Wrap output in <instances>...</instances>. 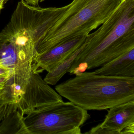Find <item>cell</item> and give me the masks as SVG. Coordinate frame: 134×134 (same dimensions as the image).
Returning a JSON list of instances; mask_svg holds the SVG:
<instances>
[{"instance_id":"15","label":"cell","mask_w":134,"mask_h":134,"mask_svg":"<svg viewBox=\"0 0 134 134\" xmlns=\"http://www.w3.org/2000/svg\"><path fill=\"white\" fill-rule=\"evenodd\" d=\"M10 0H0V11L4 7V5Z\"/></svg>"},{"instance_id":"14","label":"cell","mask_w":134,"mask_h":134,"mask_svg":"<svg viewBox=\"0 0 134 134\" xmlns=\"http://www.w3.org/2000/svg\"><path fill=\"white\" fill-rule=\"evenodd\" d=\"M27 4L34 6H39L40 0H24Z\"/></svg>"},{"instance_id":"13","label":"cell","mask_w":134,"mask_h":134,"mask_svg":"<svg viewBox=\"0 0 134 134\" xmlns=\"http://www.w3.org/2000/svg\"><path fill=\"white\" fill-rule=\"evenodd\" d=\"M12 71L10 69L6 67L0 66V76L11 75L12 77Z\"/></svg>"},{"instance_id":"6","label":"cell","mask_w":134,"mask_h":134,"mask_svg":"<svg viewBox=\"0 0 134 134\" xmlns=\"http://www.w3.org/2000/svg\"><path fill=\"white\" fill-rule=\"evenodd\" d=\"M87 134H134V100L110 108L103 122Z\"/></svg>"},{"instance_id":"9","label":"cell","mask_w":134,"mask_h":134,"mask_svg":"<svg viewBox=\"0 0 134 134\" xmlns=\"http://www.w3.org/2000/svg\"><path fill=\"white\" fill-rule=\"evenodd\" d=\"M0 134H28L24 119L16 103L10 102L8 105L0 124Z\"/></svg>"},{"instance_id":"12","label":"cell","mask_w":134,"mask_h":134,"mask_svg":"<svg viewBox=\"0 0 134 134\" xmlns=\"http://www.w3.org/2000/svg\"><path fill=\"white\" fill-rule=\"evenodd\" d=\"M11 77V75L0 76V94L3 92L5 88L7 83Z\"/></svg>"},{"instance_id":"2","label":"cell","mask_w":134,"mask_h":134,"mask_svg":"<svg viewBox=\"0 0 134 134\" xmlns=\"http://www.w3.org/2000/svg\"><path fill=\"white\" fill-rule=\"evenodd\" d=\"M60 95L87 110H103L134 100V77L85 72L56 85Z\"/></svg>"},{"instance_id":"1","label":"cell","mask_w":134,"mask_h":134,"mask_svg":"<svg viewBox=\"0 0 134 134\" xmlns=\"http://www.w3.org/2000/svg\"><path fill=\"white\" fill-rule=\"evenodd\" d=\"M134 49V0H121L110 17L87 35L81 50L68 70L80 72L101 67Z\"/></svg>"},{"instance_id":"3","label":"cell","mask_w":134,"mask_h":134,"mask_svg":"<svg viewBox=\"0 0 134 134\" xmlns=\"http://www.w3.org/2000/svg\"><path fill=\"white\" fill-rule=\"evenodd\" d=\"M121 0H73L36 46L37 55L70 39L87 36L104 23Z\"/></svg>"},{"instance_id":"7","label":"cell","mask_w":134,"mask_h":134,"mask_svg":"<svg viewBox=\"0 0 134 134\" xmlns=\"http://www.w3.org/2000/svg\"><path fill=\"white\" fill-rule=\"evenodd\" d=\"M87 36L70 39L38 55L34 66L33 72L39 74L44 70L48 72L53 70L83 45Z\"/></svg>"},{"instance_id":"8","label":"cell","mask_w":134,"mask_h":134,"mask_svg":"<svg viewBox=\"0 0 134 134\" xmlns=\"http://www.w3.org/2000/svg\"><path fill=\"white\" fill-rule=\"evenodd\" d=\"M94 71L102 76L134 77V49L120 55Z\"/></svg>"},{"instance_id":"11","label":"cell","mask_w":134,"mask_h":134,"mask_svg":"<svg viewBox=\"0 0 134 134\" xmlns=\"http://www.w3.org/2000/svg\"><path fill=\"white\" fill-rule=\"evenodd\" d=\"M10 102L11 99L3 90L0 94V124L4 117L8 105Z\"/></svg>"},{"instance_id":"16","label":"cell","mask_w":134,"mask_h":134,"mask_svg":"<svg viewBox=\"0 0 134 134\" xmlns=\"http://www.w3.org/2000/svg\"><path fill=\"white\" fill-rule=\"evenodd\" d=\"M45 0H40V3H41V2H43Z\"/></svg>"},{"instance_id":"5","label":"cell","mask_w":134,"mask_h":134,"mask_svg":"<svg viewBox=\"0 0 134 134\" xmlns=\"http://www.w3.org/2000/svg\"><path fill=\"white\" fill-rule=\"evenodd\" d=\"M62 102L61 96L52 88L39 73L33 72L24 94L16 103L24 119L26 116L38 113L48 106Z\"/></svg>"},{"instance_id":"4","label":"cell","mask_w":134,"mask_h":134,"mask_svg":"<svg viewBox=\"0 0 134 134\" xmlns=\"http://www.w3.org/2000/svg\"><path fill=\"white\" fill-rule=\"evenodd\" d=\"M87 110L71 102L56 103L24 118L28 134H81L90 118Z\"/></svg>"},{"instance_id":"10","label":"cell","mask_w":134,"mask_h":134,"mask_svg":"<svg viewBox=\"0 0 134 134\" xmlns=\"http://www.w3.org/2000/svg\"><path fill=\"white\" fill-rule=\"evenodd\" d=\"M82 46L53 70L48 72L44 79V81L51 85L56 84L63 76L68 72L73 62L81 50Z\"/></svg>"}]
</instances>
